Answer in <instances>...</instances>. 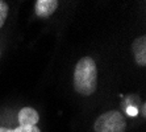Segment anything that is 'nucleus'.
I'll return each instance as SVG.
<instances>
[{
	"mask_svg": "<svg viewBox=\"0 0 146 132\" xmlns=\"http://www.w3.org/2000/svg\"><path fill=\"white\" fill-rule=\"evenodd\" d=\"M142 115L145 116V103H143V106H142Z\"/></svg>",
	"mask_w": 146,
	"mask_h": 132,
	"instance_id": "obj_8",
	"label": "nucleus"
},
{
	"mask_svg": "<svg viewBox=\"0 0 146 132\" xmlns=\"http://www.w3.org/2000/svg\"><path fill=\"white\" fill-rule=\"evenodd\" d=\"M58 1L57 0H37L34 3V11L36 15L41 19H46L50 17L54 13L58 8Z\"/></svg>",
	"mask_w": 146,
	"mask_h": 132,
	"instance_id": "obj_3",
	"label": "nucleus"
},
{
	"mask_svg": "<svg viewBox=\"0 0 146 132\" xmlns=\"http://www.w3.org/2000/svg\"><path fill=\"white\" fill-rule=\"evenodd\" d=\"M38 120H40V115L32 107H23L19 112V125L32 127V125H37Z\"/></svg>",
	"mask_w": 146,
	"mask_h": 132,
	"instance_id": "obj_5",
	"label": "nucleus"
},
{
	"mask_svg": "<svg viewBox=\"0 0 146 132\" xmlns=\"http://www.w3.org/2000/svg\"><path fill=\"white\" fill-rule=\"evenodd\" d=\"M132 50L133 56H134V61L138 66L143 68L146 66V37L141 36V37L136 38L132 44Z\"/></svg>",
	"mask_w": 146,
	"mask_h": 132,
	"instance_id": "obj_4",
	"label": "nucleus"
},
{
	"mask_svg": "<svg viewBox=\"0 0 146 132\" xmlns=\"http://www.w3.org/2000/svg\"><path fill=\"white\" fill-rule=\"evenodd\" d=\"M98 87V68L91 57H82L75 65L74 88L78 94L90 96Z\"/></svg>",
	"mask_w": 146,
	"mask_h": 132,
	"instance_id": "obj_1",
	"label": "nucleus"
},
{
	"mask_svg": "<svg viewBox=\"0 0 146 132\" xmlns=\"http://www.w3.org/2000/svg\"><path fill=\"white\" fill-rule=\"evenodd\" d=\"M8 11H9V7H8V4L3 0H0V28L4 25L5 20H7L8 17Z\"/></svg>",
	"mask_w": 146,
	"mask_h": 132,
	"instance_id": "obj_7",
	"label": "nucleus"
},
{
	"mask_svg": "<svg viewBox=\"0 0 146 132\" xmlns=\"http://www.w3.org/2000/svg\"><path fill=\"white\" fill-rule=\"evenodd\" d=\"M95 132H125L126 120L117 110H111L99 116L94 124Z\"/></svg>",
	"mask_w": 146,
	"mask_h": 132,
	"instance_id": "obj_2",
	"label": "nucleus"
},
{
	"mask_svg": "<svg viewBox=\"0 0 146 132\" xmlns=\"http://www.w3.org/2000/svg\"><path fill=\"white\" fill-rule=\"evenodd\" d=\"M0 132H41V129L37 125H32V127H23L19 125L17 128H5V127H0Z\"/></svg>",
	"mask_w": 146,
	"mask_h": 132,
	"instance_id": "obj_6",
	"label": "nucleus"
}]
</instances>
